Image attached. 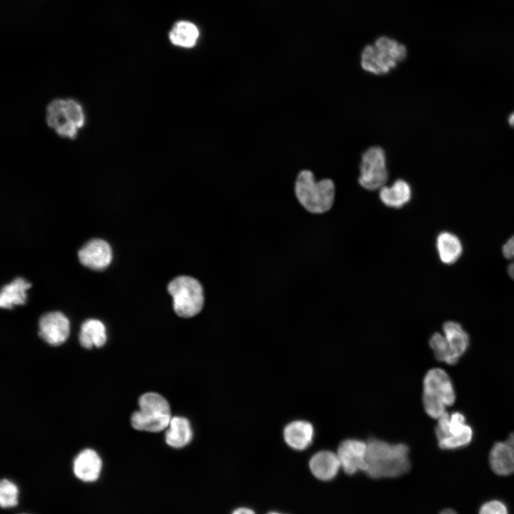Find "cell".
<instances>
[{
    "instance_id": "obj_1",
    "label": "cell",
    "mask_w": 514,
    "mask_h": 514,
    "mask_svg": "<svg viewBox=\"0 0 514 514\" xmlns=\"http://www.w3.org/2000/svg\"><path fill=\"white\" fill-rule=\"evenodd\" d=\"M367 443V469L372 478H394L406 473L410 468L409 448L403 443H390L376 438Z\"/></svg>"
},
{
    "instance_id": "obj_2",
    "label": "cell",
    "mask_w": 514,
    "mask_h": 514,
    "mask_svg": "<svg viewBox=\"0 0 514 514\" xmlns=\"http://www.w3.org/2000/svg\"><path fill=\"white\" fill-rule=\"evenodd\" d=\"M453 382L448 374L439 368L430 369L423 381V405L425 413L438 419L446 412V408L455 401Z\"/></svg>"
},
{
    "instance_id": "obj_3",
    "label": "cell",
    "mask_w": 514,
    "mask_h": 514,
    "mask_svg": "<svg viewBox=\"0 0 514 514\" xmlns=\"http://www.w3.org/2000/svg\"><path fill=\"white\" fill-rule=\"evenodd\" d=\"M295 192L300 203L308 211L322 213L332 207L335 185L331 179L316 181L309 170L301 171L296 178Z\"/></svg>"
},
{
    "instance_id": "obj_4",
    "label": "cell",
    "mask_w": 514,
    "mask_h": 514,
    "mask_svg": "<svg viewBox=\"0 0 514 514\" xmlns=\"http://www.w3.org/2000/svg\"><path fill=\"white\" fill-rule=\"evenodd\" d=\"M46 121L60 137L74 139L86 122L82 105L74 99H55L46 106Z\"/></svg>"
},
{
    "instance_id": "obj_5",
    "label": "cell",
    "mask_w": 514,
    "mask_h": 514,
    "mask_svg": "<svg viewBox=\"0 0 514 514\" xmlns=\"http://www.w3.org/2000/svg\"><path fill=\"white\" fill-rule=\"evenodd\" d=\"M406 56L407 49L403 44L388 36H381L364 47L361 64L366 71L382 75L394 69Z\"/></svg>"
},
{
    "instance_id": "obj_6",
    "label": "cell",
    "mask_w": 514,
    "mask_h": 514,
    "mask_svg": "<svg viewBox=\"0 0 514 514\" xmlns=\"http://www.w3.org/2000/svg\"><path fill=\"white\" fill-rule=\"evenodd\" d=\"M139 410L131 415L132 426L141 431L157 433L167 428L171 420L168 402L161 395L148 392L138 399Z\"/></svg>"
},
{
    "instance_id": "obj_7",
    "label": "cell",
    "mask_w": 514,
    "mask_h": 514,
    "mask_svg": "<svg viewBox=\"0 0 514 514\" xmlns=\"http://www.w3.org/2000/svg\"><path fill=\"white\" fill-rule=\"evenodd\" d=\"M168 292L173 298L176 313L182 318H191L201 311L204 296L201 283L195 278L181 276L173 279L168 285Z\"/></svg>"
},
{
    "instance_id": "obj_8",
    "label": "cell",
    "mask_w": 514,
    "mask_h": 514,
    "mask_svg": "<svg viewBox=\"0 0 514 514\" xmlns=\"http://www.w3.org/2000/svg\"><path fill=\"white\" fill-rule=\"evenodd\" d=\"M435 433L440 448L455 450L468 445L473 440V431L460 412L447 411L438 419Z\"/></svg>"
},
{
    "instance_id": "obj_9",
    "label": "cell",
    "mask_w": 514,
    "mask_h": 514,
    "mask_svg": "<svg viewBox=\"0 0 514 514\" xmlns=\"http://www.w3.org/2000/svg\"><path fill=\"white\" fill-rule=\"evenodd\" d=\"M388 178L384 150L378 146L368 148L361 156L358 182L366 189L375 191L385 186Z\"/></svg>"
},
{
    "instance_id": "obj_10",
    "label": "cell",
    "mask_w": 514,
    "mask_h": 514,
    "mask_svg": "<svg viewBox=\"0 0 514 514\" xmlns=\"http://www.w3.org/2000/svg\"><path fill=\"white\" fill-rule=\"evenodd\" d=\"M341 468L348 475L367 469V443L355 438L341 442L336 453Z\"/></svg>"
},
{
    "instance_id": "obj_11",
    "label": "cell",
    "mask_w": 514,
    "mask_h": 514,
    "mask_svg": "<svg viewBox=\"0 0 514 514\" xmlns=\"http://www.w3.org/2000/svg\"><path fill=\"white\" fill-rule=\"evenodd\" d=\"M39 336L51 346L64 343L69 335V321L59 311L42 315L39 321Z\"/></svg>"
},
{
    "instance_id": "obj_12",
    "label": "cell",
    "mask_w": 514,
    "mask_h": 514,
    "mask_svg": "<svg viewBox=\"0 0 514 514\" xmlns=\"http://www.w3.org/2000/svg\"><path fill=\"white\" fill-rule=\"evenodd\" d=\"M82 265L93 270L106 268L112 260V249L104 240L94 238L86 243L78 252Z\"/></svg>"
},
{
    "instance_id": "obj_13",
    "label": "cell",
    "mask_w": 514,
    "mask_h": 514,
    "mask_svg": "<svg viewBox=\"0 0 514 514\" xmlns=\"http://www.w3.org/2000/svg\"><path fill=\"white\" fill-rule=\"evenodd\" d=\"M313 425L304 420H296L288 423L283 432L286 443L296 450H304L313 443Z\"/></svg>"
},
{
    "instance_id": "obj_14",
    "label": "cell",
    "mask_w": 514,
    "mask_h": 514,
    "mask_svg": "<svg viewBox=\"0 0 514 514\" xmlns=\"http://www.w3.org/2000/svg\"><path fill=\"white\" fill-rule=\"evenodd\" d=\"M341 467L337 454L330 450L318 451L309 460L311 472L321 480L333 479Z\"/></svg>"
},
{
    "instance_id": "obj_15",
    "label": "cell",
    "mask_w": 514,
    "mask_h": 514,
    "mask_svg": "<svg viewBox=\"0 0 514 514\" xmlns=\"http://www.w3.org/2000/svg\"><path fill=\"white\" fill-rule=\"evenodd\" d=\"M101 467L102 462L98 453L92 449H85L76 456L73 469L79 479L91 482L99 478Z\"/></svg>"
},
{
    "instance_id": "obj_16",
    "label": "cell",
    "mask_w": 514,
    "mask_h": 514,
    "mask_svg": "<svg viewBox=\"0 0 514 514\" xmlns=\"http://www.w3.org/2000/svg\"><path fill=\"white\" fill-rule=\"evenodd\" d=\"M193 435L189 420L183 416H174L166 428L165 440L171 448H182L191 443Z\"/></svg>"
},
{
    "instance_id": "obj_17",
    "label": "cell",
    "mask_w": 514,
    "mask_h": 514,
    "mask_svg": "<svg viewBox=\"0 0 514 514\" xmlns=\"http://www.w3.org/2000/svg\"><path fill=\"white\" fill-rule=\"evenodd\" d=\"M411 193L410 185L403 179H398L392 186L380 188L379 197L386 206L399 208L410 200Z\"/></svg>"
},
{
    "instance_id": "obj_18",
    "label": "cell",
    "mask_w": 514,
    "mask_h": 514,
    "mask_svg": "<svg viewBox=\"0 0 514 514\" xmlns=\"http://www.w3.org/2000/svg\"><path fill=\"white\" fill-rule=\"evenodd\" d=\"M31 284L23 278H16L1 291L0 306L11 309L16 305H24L26 301V291Z\"/></svg>"
},
{
    "instance_id": "obj_19",
    "label": "cell",
    "mask_w": 514,
    "mask_h": 514,
    "mask_svg": "<svg viewBox=\"0 0 514 514\" xmlns=\"http://www.w3.org/2000/svg\"><path fill=\"white\" fill-rule=\"evenodd\" d=\"M107 339L104 324L97 319H88L81 326L79 340L81 346L90 349L103 346Z\"/></svg>"
},
{
    "instance_id": "obj_20",
    "label": "cell",
    "mask_w": 514,
    "mask_h": 514,
    "mask_svg": "<svg viewBox=\"0 0 514 514\" xmlns=\"http://www.w3.org/2000/svg\"><path fill=\"white\" fill-rule=\"evenodd\" d=\"M436 246L441 261L445 264L454 263L463 252L462 243L458 237L447 231L439 233Z\"/></svg>"
},
{
    "instance_id": "obj_21",
    "label": "cell",
    "mask_w": 514,
    "mask_h": 514,
    "mask_svg": "<svg viewBox=\"0 0 514 514\" xmlns=\"http://www.w3.org/2000/svg\"><path fill=\"white\" fill-rule=\"evenodd\" d=\"M443 331L450 349L460 359L468 348V334L460 324L451 321L443 324Z\"/></svg>"
},
{
    "instance_id": "obj_22",
    "label": "cell",
    "mask_w": 514,
    "mask_h": 514,
    "mask_svg": "<svg viewBox=\"0 0 514 514\" xmlns=\"http://www.w3.org/2000/svg\"><path fill=\"white\" fill-rule=\"evenodd\" d=\"M169 40L175 46L183 48L194 46L199 37L197 26L188 21L176 22L168 34Z\"/></svg>"
},
{
    "instance_id": "obj_23",
    "label": "cell",
    "mask_w": 514,
    "mask_h": 514,
    "mask_svg": "<svg viewBox=\"0 0 514 514\" xmlns=\"http://www.w3.org/2000/svg\"><path fill=\"white\" fill-rule=\"evenodd\" d=\"M429 345L435 358L448 365H455L459 361L450 349L445 336L440 333H435L429 340Z\"/></svg>"
},
{
    "instance_id": "obj_24",
    "label": "cell",
    "mask_w": 514,
    "mask_h": 514,
    "mask_svg": "<svg viewBox=\"0 0 514 514\" xmlns=\"http://www.w3.org/2000/svg\"><path fill=\"white\" fill-rule=\"evenodd\" d=\"M18 503V488L11 481L4 479L0 484V504L2 508L14 507Z\"/></svg>"
},
{
    "instance_id": "obj_25",
    "label": "cell",
    "mask_w": 514,
    "mask_h": 514,
    "mask_svg": "<svg viewBox=\"0 0 514 514\" xmlns=\"http://www.w3.org/2000/svg\"><path fill=\"white\" fill-rule=\"evenodd\" d=\"M479 514H508V513L503 503L499 500H491L480 507Z\"/></svg>"
},
{
    "instance_id": "obj_26",
    "label": "cell",
    "mask_w": 514,
    "mask_h": 514,
    "mask_svg": "<svg viewBox=\"0 0 514 514\" xmlns=\"http://www.w3.org/2000/svg\"><path fill=\"white\" fill-rule=\"evenodd\" d=\"M503 254L508 259L514 258V236L510 237L503 245Z\"/></svg>"
},
{
    "instance_id": "obj_27",
    "label": "cell",
    "mask_w": 514,
    "mask_h": 514,
    "mask_svg": "<svg viewBox=\"0 0 514 514\" xmlns=\"http://www.w3.org/2000/svg\"><path fill=\"white\" fill-rule=\"evenodd\" d=\"M509 458L514 467V432L511 433L505 440Z\"/></svg>"
},
{
    "instance_id": "obj_28",
    "label": "cell",
    "mask_w": 514,
    "mask_h": 514,
    "mask_svg": "<svg viewBox=\"0 0 514 514\" xmlns=\"http://www.w3.org/2000/svg\"><path fill=\"white\" fill-rule=\"evenodd\" d=\"M231 514H256V513L251 508L240 507L235 509Z\"/></svg>"
},
{
    "instance_id": "obj_29",
    "label": "cell",
    "mask_w": 514,
    "mask_h": 514,
    "mask_svg": "<svg viewBox=\"0 0 514 514\" xmlns=\"http://www.w3.org/2000/svg\"><path fill=\"white\" fill-rule=\"evenodd\" d=\"M439 514H457V513L452 509L447 508L442 510Z\"/></svg>"
},
{
    "instance_id": "obj_30",
    "label": "cell",
    "mask_w": 514,
    "mask_h": 514,
    "mask_svg": "<svg viewBox=\"0 0 514 514\" xmlns=\"http://www.w3.org/2000/svg\"><path fill=\"white\" fill-rule=\"evenodd\" d=\"M509 123L510 125H514V114H513L509 118Z\"/></svg>"
},
{
    "instance_id": "obj_31",
    "label": "cell",
    "mask_w": 514,
    "mask_h": 514,
    "mask_svg": "<svg viewBox=\"0 0 514 514\" xmlns=\"http://www.w3.org/2000/svg\"><path fill=\"white\" fill-rule=\"evenodd\" d=\"M267 514H283V513H281L279 512H276V511H271V512L268 513Z\"/></svg>"
}]
</instances>
